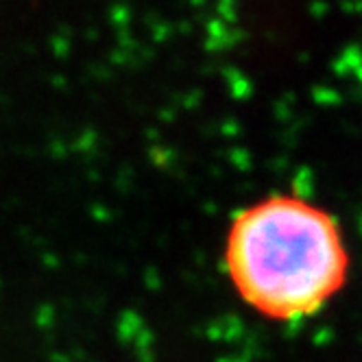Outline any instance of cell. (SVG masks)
Masks as SVG:
<instances>
[{
    "label": "cell",
    "mask_w": 362,
    "mask_h": 362,
    "mask_svg": "<svg viewBox=\"0 0 362 362\" xmlns=\"http://www.w3.org/2000/svg\"><path fill=\"white\" fill-rule=\"evenodd\" d=\"M225 264L238 295L277 321L310 317L343 288L347 249L332 214L295 194H273L229 227Z\"/></svg>",
    "instance_id": "cell-1"
}]
</instances>
